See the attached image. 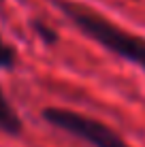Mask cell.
Listing matches in <instances>:
<instances>
[{
  "label": "cell",
  "mask_w": 145,
  "mask_h": 147,
  "mask_svg": "<svg viewBox=\"0 0 145 147\" xmlns=\"http://www.w3.org/2000/svg\"><path fill=\"white\" fill-rule=\"evenodd\" d=\"M0 132L9 136H19L24 132V121L19 117V113L15 111V107L9 102L2 85H0Z\"/></svg>",
  "instance_id": "3957f363"
},
{
  "label": "cell",
  "mask_w": 145,
  "mask_h": 147,
  "mask_svg": "<svg viewBox=\"0 0 145 147\" xmlns=\"http://www.w3.org/2000/svg\"><path fill=\"white\" fill-rule=\"evenodd\" d=\"M56 7L66 15V19L75 28L81 30L83 36L92 38L105 47L109 53L126 60L130 64H137L145 70V38L139 34L128 32L126 28L113 24L103 13L94 11L92 7L73 0H56Z\"/></svg>",
  "instance_id": "6da1fadb"
},
{
  "label": "cell",
  "mask_w": 145,
  "mask_h": 147,
  "mask_svg": "<svg viewBox=\"0 0 145 147\" xmlns=\"http://www.w3.org/2000/svg\"><path fill=\"white\" fill-rule=\"evenodd\" d=\"M32 30H34V34L41 38V43L47 45V47H51V45H56L60 40L58 30L53 26H49L47 22H43V19H32Z\"/></svg>",
  "instance_id": "277c9868"
},
{
  "label": "cell",
  "mask_w": 145,
  "mask_h": 147,
  "mask_svg": "<svg viewBox=\"0 0 145 147\" xmlns=\"http://www.w3.org/2000/svg\"><path fill=\"white\" fill-rule=\"evenodd\" d=\"M41 117L49 126L77 136L92 147H130L105 121H98L90 115L79 113V111L64 109V107H45L41 111Z\"/></svg>",
  "instance_id": "7a4b0ae2"
},
{
  "label": "cell",
  "mask_w": 145,
  "mask_h": 147,
  "mask_svg": "<svg viewBox=\"0 0 145 147\" xmlns=\"http://www.w3.org/2000/svg\"><path fill=\"white\" fill-rule=\"evenodd\" d=\"M17 60H19V55H17L15 45H11L0 34V68L2 70H13L15 64H17Z\"/></svg>",
  "instance_id": "5b68a950"
}]
</instances>
